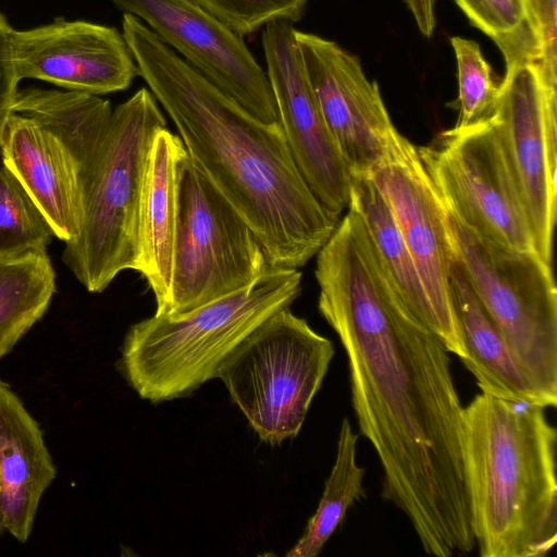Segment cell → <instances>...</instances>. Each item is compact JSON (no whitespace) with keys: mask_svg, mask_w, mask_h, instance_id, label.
I'll return each instance as SVG.
<instances>
[{"mask_svg":"<svg viewBox=\"0 0 557 557\" xmlns=\"http://www.w3.org/2000/svg\"><path fill=\"white\" fill-rule=\"evenodd\" d=\"M318 308L345 350L360 433L383 470L382 497L436 557L475 545L463 406L448 351L408 308L349 209L317 253Z\"/></svg>","mask_w":557,"mask_h":557,"instance_id":"1","label":"cell"},{"mask_svg":"<svg viewBox=\"0 0 557 557\" xmlns=\"http://www.w3.org/2000/svg\"><path fill=\"white\" fill-rule=\"evenodd\" d=\"M123 37L195 165L246 220L275 269L304 267L338 221L302 177L281 124L264 123L124 13Z\"/></svg>","mask_w":557,"mask_h":557,"instance_id":"2","label":"cell"},{"mask_svg":"<svg viewBox=\"0 0 557 557\" xmlns=\"http://www.w3.org/2000/svg\"><path fill=\"white\" fill-rule=\"evenodd\" d=\"M544 410L484 393L463 407L471 522L482 557H543L557 542V433Z\"/></svg>","mask_w":557,"mask_h":557,"instance_id":"3","label":"cell"},{"mask_svg":"<svg viewBox=\"0 0 557 557\" xmlns=\"http://www.w3.org/2000/svg\"><path fill=\"white\" fill-rule=\"evenodd\" d=\"M300 292L299 270L270 268L249 286L185 314L141 320L124 337L122 373L151 403L186 397L218 377L232 350Z\"/></svg>","mask_w":557,"mask_h":557,"instance_id":"4","label":"cell"},{"mask_svg":"<svg viewBox=\"0 0 557 557\" xmlns=\"http://www.w3.org/2000/svg\"><path fill=\"white\" fill-rule=\"evenodd\" d=\"M166 127L146 88L117 106L82 175L78 236L62 259L89 293H101L124 270L139 267V205L150 149Z\"/></svg>","mask_w":557,"mask_h":557,"instance_id":"5","label":"cell"},{"mask_svg":"<svg viewBox=\"0 0 557 557\" xmlns=\"http://www.w3.org/2000/svg\"><path fill=\"white\" fill-rule=\"evenodd\" d=\"M454 258L518 367L547 407L557 404V288L536 251L497 245L446 208Z\"/></svg>","mask_w":557,"mask_h":557,"instance_id":"6","label":"cell"},{"mask_svg":"<svg viewBox=\"0 0 557 557\" xmlns=\"http://www.w3.org/2000/svg\"><path fill=\"white\" fill-rule=\"evenodd\" d=\"M334 356L333 343L284 308L246 336L218 371L262 442L299 433Z\"/></svg>","mask_w":557,"mask_h":557,"instance_id":"7","label":"cell"},{"mask_svg":"<svg viewBox=\"0 0 557 557\" xmlns=\"http://www.w3.org/2000/svg\"><path fill=\"white\" fill-rule=\"evenodd\" d=\"M176 231L168 307L176 317L236 293L271 267L253 231L195 165L177 164Z\"/></svg>","mask_w":557,"mask_h":557,"instance_id":"8","label":"cell"},{"mask_svg":"<svg viewBox=\"0 0 557 557\" xmlns=\"http://www.w3.org/2000/svg\"><path fill=\"white\" fill-rule=\"evenodd\" d=\"M418 152L449 212L497 245L536 251L522 197L491 116L456 124L430 145L418 147Z\"/></svg>","mask_w":557,"mask_h":557,"instance_id":"9","label":"cell"},{"mask_svg":"<svg viewBox=\"0 0 557 557\" xmlns=\"http://www.w3.org/2000/svg\"><path fill=\"white\" fill-rule=\"evenodd\" d=\"M506 74L491 117L522 197L536 252L553 262L557 215V89L535 52L503 53Z\"/></svg>","mask_w":557,"mask_h":557,"instance_id":"10","label":"cell"},{"mask_svg":"<svg viewBox=\"0 0 557 557\" xmlns=\"http://www.w3.org/2000/svg\"><path fill=\"white\" fill-rule=\"evenodd\" d=\"M387 202L418 271L435 335L460 360L466 348L450 298L453 247L445 207L419 156L397 129L368 176Z\"/></svg>","mask_w":557,"mask_h":557,"instance_id":"11","label":"cell"},{"mask_svg":"<svg viewBox=\"0 0 557 557\" xmlns=\"http://www.w3.org/2000/svg\"><path fill=\"white\" fill-rule=\"evenodd\" d=\"M251 115L280 124L267 73L243 38L188 0H111Z\"/></svg>","mask_w":557,"mask_h":557,"instance_id":"12","label":"cell"},{"mask_svg":"<svg viewBox=\"0 0 557 557\" xmlns=\"http://www.w3.org/2000/svg\"><path fill=\"white\" fill-rule=\"evenodd\" d=\"M302 67L350 176H369L396 129L377 83L334 41L295 30Z\"/></svg>","mask_w":557,"mask_h":557,"instance_id":"13","label":"cell"},{"mask_svg":"<svg viewBox=\"0 0 557 557\" xmlns=\"http://www.w3.org/2000/svg\"><path fill=\"white\" fill-rule=\"evenodd\" d=\"M295 30L284 20L264 25L267 75L293 158L315 198L339 221L349 203L350 174L307 81Z\"/></svg>","mask_w":557,"mask_h":557,"instance_id":"14","label":"cell"},{"mask_svg":"<svg viewBox=\"0 0 557 557\" xmlns=\"http://www.w3.org/2000/svg\"><path fill=\"white\" fill-rule=\"evenodd\" d=\"M18 76L67 90L104 95L124 90L139 75L123 37L114 27L57 18L13 32Z\"/></svg>","mask_w":557,"mask_h":557,"instance_id":"15","label":"cell"},{"mask_svg":"<svg viewBox=\"0 0 557 557\" xmlns=\"http://www.w3.org/2000/svg\"><path fill=\"white\" fill-rule=\"evenodd\" d=\"M3 166L20 182L64 243L81 231L82 181L70 151L33 120L12 113L0 145Z\"/></svg>","mask_w":557,"mask_h":557,"instance_id":"16","label":"cell"},{"mask_svg":"<svg viewBox=\"0 0 557 557\" xmlns=\"http://www.w3.org/2000/svg\"><path fill=\"white\" fill-rule=\"evenodd\" d=\"M55 467L37 421L0 379V518L4 531L26 542Z\"/></svg>","mask_w":557,"mask_h":557,"instance_id":"17","label":"cell"},{"mask_svg":"<svg viewBox=\"0 0 557 557\" xmlns=\"http://www.w3.org/2000/svg\"><path fill=\"white\" fill-rule=\"evenodd\" d=\"M185 147L166 127L150 149L139 205V267L156 298V313L168 307L176 231L177 164Z\"/></svg>","mask_w":557,"mask_h":557,"instance_id":"18","label":"cell"},{"mask_svg":"<svg viewBox=\"0 0 557 557\" xmlns=\"http://www.w3.org/2000/svg\"><path fill=\"white\" fill-rule=\"evenodd\" d=\"M449 287L466 348V358L461 361L474 376L481 392L547 408L541 395L518 367L454 255Z\"/></svg>","mask_w":557,"mask_h":557,"instance_id":"19","label":"cell"},{"mask_svg":"<svg viewBox=\"0 0 557 557\" xmlns=\"http://www.w3.org/2000/svg\"><path fill=\"white\" fill-rule=\"evenodd\" d=\"M12 111L33 120L70 151L79 175L86 172L110 121V101L77 90L28 87L17 91Z\"/></svg>","mask_w":557,"mask_h":557,"instance_id":"20","label":"cell"},{"mask_svg":"<svg viewBox=\"0 0 557 557\" xmlns=\"http://www.w3.org/2000/svg\"><path fill=\"white\" fill-rule=\"evenodd\" d=\"M361 218L388 276L413 314L435 334V320L410 252L384 197L368 176H350L349 203Z\"/></svg>","mask_w":557,"mask_h":557,"instance_id":"21","label":"cell"},{"mask_svg":"<svg viewBox=\"0 0 557 557\" xmlns=\"http://www.w3.org/2000/svg\"><path fill=\"white\" fill-rule=\"evenodd\" d=\"M55 274L46 251L0 260V359L46 313Z\"/></svg>","mask_w":557,"mask_h":557,"instance_id":"22","label":"cell"},{"mask_svg":"<svg viewBox=\"0 0 557 557\" xmlns=\"http://www.w3.org/2000/svg\"><path fill=\"white\" fill-rule=\"evenodd\" d=\"M358 435L347 418L342 421L334 465L318 508L287 557H315L343 522L347 510L364 496V468L357 463Z\"/></svg>","mask_w":557,"mask_h":557,"instance_id":"23","label":"cell"},{"mask_svg":"<svg viewBox=\"0 0 557 557\" xmlns=\"http://www.w3.org/2000/svg\"><path fill=\"white\" fill-rule=\"evenodd\" d=\"M52 236L39 208L13 174L0 166V260L46 251Z\"/></svg>","mask_w":557,"mask_h":557,"instance_id":"24","label":"cell"},{"mask_svg":"<svg viewBox=\"0 0 557 557\" xmlns=\"http://www.w3.org/2000/svg\"><path fill=\"white\" fill-rule=\"evenodd\" d=\"M450 42L457 61V125H468L491 116L500 82L496 83L492 67L475 41L456 36Z\"/></svg>","mask_w":557,"mask_h":557,"instance_id":"25","label":"cell"},{"mask_svg":"<svg viewBox=\"0 0 557 557\" xmlns=\"http://www.w3.org/2000/svg\"><path fill=\"white\" fill-rule=\"evenodd\" d=\"M455 2L471 24L491 37L499 49L524 39H535L528 0H455Z\"/></svg>","mask_w":557,"mask_h":557,"instance_id":"26","label":"cell"},{"mask_svg":"<svg viewBox=\"0 0 557 557\" xmlns=\"http://www.w3.org/2000/svg\"><path fill=\"white\" fill-rule=\"evenodd\" d=\"M240 37L276 20L299 21L308 0H188Z\"/></svg>","mask_w":557,"mask_h":557,"instance_id":"27","label":"cell"},{"mask_svg":"<svg viewBox=\"0 0 557 557\" xmlns=\"http://www.w3.org/2000/svg\"><path fill=\"white\" fill-rule=\"evenodd\" d=\"M532 29L539 47V66L545 81L557 87V0H528Z\"/></svg>","mask_w":557,"mask_h":557,"instance_id":"28","label":"cell"},{"mask_svg":"<svg viewBox=\"0 0 557 557\" xmlns=\"http://www.w3.org/2000/svg\"><path fill=\"white\" fill-rule=\"evenodd\" d=\"M13 32L7 18L0 13V145L21 81L16 67Z\"/></svg>","mask_w":557,"mask_h":557,"instance_id":"29","label":"cell"},{"mask_svg":"<svg viewBox=\"0 0 557 557\" xmlns=\"http://www.w3.org/2000/svg\"><path fill=\"white\" fill-rule=\"evenodd\" d=\"M419 30L430 37L435 28L434 0H405Z\"/></svg>","mask_w":557,"mask_h":557,"instance_id":"30","label":"cell"},{"mask_svg":"<svg viewBox=\"0 0 557 557\" xmlns=\"http://www.w3.org/2000/svg\"><path fill=\"white\" fill-rule=\"evenodd\" d=\"M2 531H4V529H3V525H2V522H1V518H0V533H1Z\"/></svg>","mask_w":557,"mask_h":557,"instance_id":"31","label":"cell"}]
</instances>
